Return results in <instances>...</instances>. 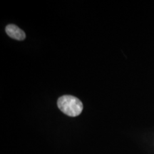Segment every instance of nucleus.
Wrapping results in <instances>:
<instances>
[{"label":"nucleus","instance_id":"obj_1","mask_svg":"<svg viewBox=\"0 0 154 154\" xmlns=\"http://www.w3.org/2000/svg\"><path fill=\"white\" fill-rule=\"evenodd\" d=\"M57 104L63 113L72 117L79 115L84 109L82 101L75 96L70 95H65L59 98Z\"/></svg>","mask_w":154,"mask_h":154},{"label":"nucleus","instance_id":"obj_2","mask_svg":"<svg viewBox=\"0 0 154 154\" xmlns=\"http://www.w3.org/2000/svg\"><path fill=\"white\" fill-rule=\"evenodd\" d=\"M7 35L17 40H24L26 37L24 32L14 24L7 25L5 29Z\"/></svg>","mask_w":154,"mask_h":154}]
</instances>
